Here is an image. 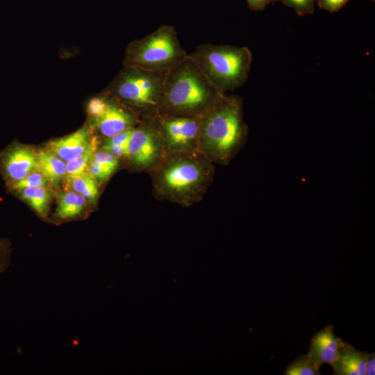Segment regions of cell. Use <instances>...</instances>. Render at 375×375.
<instances>
[{
	"label": "cell",
	"instance_id": "d6986e66",
	"mask_svg": "<svg viewBox=\"0 0 375 375\" xmlns=\"http://www.w3.org/2000/svg\"><path fill=\"white\" fill-rule=\"evenodd\" d=\"M285 375H319V368L310 359L308 354L297 357L289 363L284 372Z\"/></svg>",
	"mask_w": 375,
	"mask_h": 375
},
{
	"label": "cell",
	"instance_id": "ac0fdd59",
	"mask_svg": "<svg viewBox=\"0 0 375 375\" xmlns=\"http://www.w3.org/2000/svg\"><path fill=\"white\" fill-rule=\"evenodd\" d=\"M98 144L95 138L90 147L82 154L66 162V176L78 175L85 172Z\"/></svg>",
	"mask_w": 375,
	"mask_h": 375
},
{
	"label": "cell",
	"instance_id": "7402d4cb",
	"mask_svg": "<svg viewBox=\"0 0 375 375\" xmlns=\"http://www.w3.org/2000/svg\"><path fill=\"white\" fill-rule=\"evenodd\" d=\"M92 158L112 174L118 166L117 158L106 150L95 151Z\"/></svg>",
	"mask_w": 375,
	"mask_h": 375
},
{
	"label": "cell",
	"instance_id": "8fae6325",
	"mask_svg": "<svg viewBox=\"0 0 375 375\" xmlns=\"http://www.w3.org/2000/svg\"><path fill=\"white\" fill-rule=\"evenodd\" d=\"M345 344L340 338L336 337L333 326L328 325L312 337L308 354L318 368L322 364L332 365Z\"/></svg>",
	"mask_w": 375,
	"mask_h": 375
},
{
	"label": "cell",
	"instance_id": "5bb4252c",
	"mask_svg": "<svg viewBox=\"0 0 375 375\" xmlns=\"http://www.w3.org/2000/svg\"><path fill=\"white\" fill-rule=\"evenodd\" d=\"M35 169L40 172L47 181L57 185L67 175L66 162L47 149L37 153Z\"/></svg>",
	"mask_w": 375,
	"mask_h": 375
},
{
	"label": "cell",
	"instance_id": "9a60e30c",
	"mask_svg": "<svg viewBox=\"0 0 375 375\" xmlns=\"http://www.w3.org/2000/svg\"><path fill=\"white\" fill-rule=\"evenodd\" d=\"M86 199L74 190L62 192L58 199L56 218L58 222L74 219L81 215Z\"/></svg>",
	"mask_w": 375,
	"mask_h": 375
},
{
	"label": "cell",
	"instance_id": "484cf974",
	"mask_svg": "<svg viewBox=\"0 0 375 375\" xmlns=\"http://www.w3.org/2000/svg\"><path fill=\"white\" fill-rule=\"evenodd\" d=\"M375 374V354L370 353L366 365V375Z\"/></svg>",
	"mask_w": 375,
	"mask_h": 375
},
{
	"label": "cell",
	"instance_id": "44dd1931",
	"mask_svg": "<svg viewBox=\"0 0 375 375\" xmlns=\"http://www.w3.org/2000/svg\"><path fill=\"white\" fill-rule=\"evenodd\" d=\"M281 1L283 5L292 8L299 16L312 14L315 0H272V2Z\"/></svg>",
	"mask_w": 375,
	"mask_h": 375
},
{
	"label": "cell",
	"instance_id": "ba28073f",
	"mask_svg": "<svg viewBox=\"0 0 375 375\" xmlns=\"http://www.w3.org/2000/svg\"><path fill=\"white\" fill-rule=\"evenodd\" d=\"M162 147L155 117L142 119L129 139L127 157L137 167L148 168L158 160Z\"/></svg>",
	"mask_w": 375,
	"mask_h": 375
},
{
	"label": "cell",
	"instance_id": "d4e9b609",
	"mask_svg": "<svg viewBox=\"0 0 375 375\" xmlns=\"http://www.w3.org/2000/svg\"><path fill=\"white\" fill-rule=\"evenodd\" d=\"M247 2L250 10L261 11L267 5L272 3V0H247Z\"/></svg>",
	"mask_w": 375,
	"mask_h": 375
},
{
	"label": "cell",
	"instance_id": "603a6c76",
	"mask_svg": "<svg viewBox=\"0 0 375 375\" xmlns=\"http://www.w3.org/2000/svg\"><path fill=\"white\" fill-rule=\"evenodd\" d=\"M10 244L0 238V276L7 271L10 264Z\"/></svg>",
	"mask_w": 375,
	"mask_h": 375
},
{
	"label": "cell",
	"instance_id": "4316f807",
	"mask_svg": "<svg viewBox=\"0 0 375 375\" xmlns=\"http://www.w3.org/2000/svg\"><path fill=\"white\" fill-rule=\"evenodd\" d=\"M370 1H374V0H370Z\"/></svg>",
	"mask_w": 375,
	"mask_h": 375
},
{
	"label": "cell",
	"instance_id": "2e32d148",
	"mask_svg": "<svg viewBox=\"0 0 375 375\" xmlns=\"http://www.w3.org/2000/svg\"><path fill=\"white\" fill-rule=\"evenodd\" d=\"M42 218L47 216L51 192L45 186L23 189L17 192Z\"/></svg>",
	"mask_w": 375,
	"mask_h": 375
},
{
	"label": "cell",
	"instance_id": "7a4b0ae2",
	"mask_svg": "<svg viewBox=\"0 0 375 375\" xmlns=\"http://www.w3.org/2000/svg\"><path fill=\"white\" fill-rule=\"evenodd\" d=\"M159 165L153 181L156 192L181 204L201 198L213 174L211 161L195 151H170Z\"/></svg>",
	"mask_w": 375,
	"mask_h": 375
},
{
	"label": "cell",
	"instance_id": "7c38bea8",
	"mask_svg": "<svg viewBox=\"0 0 375 375\" xmlns=\"http://www.w3.org/2000/svg\"><path fill=\"white\" fill-rule=\"evenodd\" d=\"M95 138L92 128L85 126L67 136L51 141L47 149L67 162L87 150Z\"/></svg>",
	"mask_w": 375,
	"mask_h": 375
},
{
	"label": "cell",
	"instance_id": "9c48e42d",
	"mask_svg": "<svg viewBox=\"0 0 375 375\" xmlns=\"http://www.w3.org/2000/svg\"><path fill=\"white\" fill-rule=\"evenodd\" d=\"M107 94L103 111L92 119V125L101 135L110 138L120 132L135 127L141 119L115 97Z\"/></svg>",
	"mask_w": 375,
	"mask_h": 375
},
{
	"label": "cell",
	"instance_id": "e0dca14e",
	"mask_svg": "<svg viewBox=\"0 0 375 375\" xmlns=\"http://www.w3.org/2000/svg\"><path fill=\"white\" fill-rule=\"evenodd\" d=\"M66 177L70 187L76 192L90 201L97 197L99 190L97 181L88 172Z\"/></svg>",
	"mask_w": 375,
	"mask_h": 375
},
{
	"label": "cell",
	"instance_id": "cb8c5ba5",
	"mask_svg": "<svg viewBox=\"0 0 375 375\" xmlns=\"http://www.w3.org/2000/svg\"><path fill=\"white\" fill-rule=\"evenodd\" d=\"M317 6L323 10L336 12L344 6L349 0H315Z\"/></svg>",
	"mask_w": 375,
	"mask_h": 375
},
{
	"label": "cell",
	"instance_id": "277c9868",
	"mask_svg": "<svg viewBox=\"0 0 375 375\" xmlns=\"http://www.w3.org/2000/svg\"><path fill=\"white\" fill-rule=\"evenodd\" d=\"M189 57L220 92L244 85L250 72L252 53L247 47L201 44Z\"/></svg>",
	"mask_w": 375,
	"mask_h": 375
},
{
	"label": "cell",
	"instance_id": "5b68a950",
	"mask_svg": "<svg viewBox=\"0 0 375 375\" xmlns=\"http://www.w3.org/2000/svg\"><path fill=\"white\" fill-rule=\"evenodd\" d=\"M166 73L124 66L107 93L141 119L154 118L161 108Z\"/></svg>",
	"mask_w": 375,
	"mask_h": 375
},
{
	"label": "cell",
	"instance_id": "8992f818",
	"mask_svg": "<svg viewBox=\"0 0 375 375\" xmlns=\"http://www.w3.org/2000/svg\"><path fill=\"white\" fill-rule=\"evenodd\" d=\"M188 56L175 28L162 25L126 47L124 66L146 71L167 72Z\"/></svg>",
	"mask_w": 375,
	"mask_h": 375
},
{
	"label": "cell",
	"instance_id": "4fadbf2b",
	"mask_svg": "<svg viewBox=\"0 0 375 375\" xmlns=\"http://www.w3.org/2000/svg\"><path fill=\"white\" fill-rule=\"evenodd\" d=\"M370 353L356 349L346 342L331 365L334 375H366V365Z\"/></svg>",
	"mask_w": 375,
	"mask_h": 375
},
{
	"label": "cell",
	"instance_id": "30bf717a",
	"mask_svg": "<svg viewBox=\"0 0 375 375\" xmlns=\"http://www.w3.org/2000/svg\"><path fill=\"white\" fill-rule=\"evenodd\" d=\"M0 165L8 187L35 169V153L27 147L15 144L1 153Z\"/></svg>",
	"mask_w": 375,
	"mask_h": 375
},
{
	"label": "cell",
	"instance_id": "ffe728a7",
	"mask_svg": "<svg viewBox=\"0 0 375 375\" xmlns=\"http://www.w3.org/2000/svg\"><path fill=\"white\" fill-rule=\"evenodd\" d=\"M47 181L36 169L28 174L25 178L8 186L9 190L17 192L23 189L45 186Z\"/></svg>",
	"mask_w": 375,
	"mask_h": 375
},
{
	"label": "cell",
	"instance_id": "52a82bcc",
	"mask_svg": "<svg viewBox=\"0 0 375 375\" xmlns=\"http://www.w3.org/2000/svg\"><path fill=\"white\" fill-rule=\"evenodd\" d=\"M155 119L164 147L171 151H194L198 147L201 117L158 115Z\"/></svg>",
	"mask_w": 375,
	"mask_h": 375
},
{
	"label": "cell",
	"instance_id": "3957f363",
	"mask_svg": "<svg viewBox=\"0 0 375 375\" xmlns=\"http://www.w3.org/2000/svg\"><path fill=\"white\" fill-rule=\"evenodd\" d=\"M222 94L188 56L166 73L158 115L201 117Z\"/></svg>",
	"mask_w": 375,
	"mask_h": 375
},
{
	"label": "cell",
	"instance_id": "6da1fadb",
	"mask_svg": "<svg viewBox=\"0 0 375 375\" xmlns=\"http://www.w3.org/2000/svg\"><path fill=\"white\" fill-rule=\"evenodd\" d=\"M247 132L241 98L224 94L201 116L198 147L211 162L226 165L244 145Z\"/></svg>",
	"mask_w": 375,
	"mask_h": 375
}]
</instances>
